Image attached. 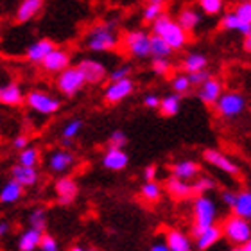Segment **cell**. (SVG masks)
<instances>
[{"label": "cell", "mask_w": 251, "mask_h": 251, "mask_svg": "<svg viewBox=\"0 0 251 251\" xmlns=\"http://www.w3.org/2000/svg\"><path fill=\"white\" fill-rule=\"evenodd\" d=\"M84 43L92 52H111L119 49L121 36H119L115 22H100L97 25L90 27Z\"/></svg>", "instance_id": "obj_1"}, {"label": "cell", "mask_w": 251, "mask_h": 251, "mask_svg": "<svg viewBox=\"0 0 251 251\" xmlns=\"http://www.w3.org/2000/svg\"><path fill=\"white\" fill-rule=\"evenodd\" d=\"M152 34L162 38L173 50H181L188 43V32L167 15H160L152 22Z\"/></svg>", "instance_id": "obj_2"}, {"label": "cell", "mask_w": 251, "mask_h": 251, "mask_svg": "<svg viewBox=\"0 0 251 251\" xmlns=\"http://www.w3.org/2000/svg\"><path fill=\"white\" fill-rule=\"evenodd\" d=\"M192 210H194V228H192L194 237L198 235L201 230H204V228L215 225V219H217V204L206 194H199L198 198H196V201H194Z\"/></svg>", "instance_id": "obj_3"}, {"label": "cell", "mask_w": 251, "mask_h": 251, "mask_svg": "<svg viewBox=\"0 0 251 251\" xmlns=\"http://www.w3.org/2000/svg\"><path fill=\"white\" fill-rule=\"evenodd\" d=\"M215 111L219 113L223 119H237L246 111L248 100L241 92H223L219 95V99L215 100Z\"/></svg>", "instance_id": "obj_4"}, {"label": "cell", "mask_w": 251, "mask_h": 251, "mask_svg": "<svg viewBox=\"0 0 251 251\" xmlns=\"http://www.w3.org/2000/svg\"><path fill=\"white\" fill-rule=\"evenodd\" d=\"M221 233H223L230 242H233L235 246L246 244L251 239L250 219L239 217V215H235V214L230 215V217H226L223 226H221Z\"/></svg>", "instance_id": "obj_5"}, {"label": "cell", "mask_w": 251, "mask_h": 251, "mask_svg": "<svg viewBox=\"0 0 251 251\" xmlns=\"http://www.w3.org/2000/svg\"><path fill=\"white\" fill-rule=\"evenodd\" d=\"M24 102L27 104L29 110H32L38 115H45V117L58 113L59 108H61L59 99H56L54 95L47 94V92H42V90H31L24 97Z\"/></svg>", "instance_id": "obj_6"}, {"label": "cell", "mask_w": 251, "mask_h": 251, "mask_svg": "<svg viewBox=\"0 0 251 251\" xmlns=\"http://www.w3.org/2000/svg\"><path fill=\"white\" fill-rule=\"evenodd\" d=\"M149 43H151V34L142 29L126 32L122 38V47H124L126 54L136 59L149 56Z\"/></svg>", "instance_id": "obj_7"}, {"label": "cell", "mask_w": 251, "mask_h": 251, "mask_svg": "<svg viewBox=\"0 0 251 251\" xmlns=\"http://www.w3.org/2000/svg\"><path fill=\"white\" fill-rule=\"evenodd\" d=\"M84 84H86V79L79 67H67L58 74V79H56L58 90L67 97L77 95L84 88Z\"/></svg>", "instance_id": "obj_8"}, {"label": "cell", "mask_w": 251, "mask_h": 251, "mask_svg": "<svg viewBox=\"0 0 251 251\" xmlns=\"http://www.w3.org/2000/svg\"><path fill=\"white\" fill-rule=\"evenodd\" d=\"M133 90H135V83L131 77L111 81L104 90V100L108 104H119L133 94Z\"/></svg>", "instance_id": "obj_9"}, {"label": "cell", "mask_w": 251, "mask_h": 251, "mask_svg": "<svg viewBox=\"0 0 251 251\" xmlns=\"http://www.w3.org/2000/svg\"><path fill=\"white\" fill-rule=\"evenodd\" d=\"M70 61H72V56H70V52H68L67 49L54 47L52 50L43 58V61L40 63V65H42L43 70H47V72L59 74L67 67H70Z\"/></svg>", "instance_id": "obj_10"}, {"label": "cell", "mask_w": 251, "mask_h": 251, "mask_svg": "<svg viewBox=\"0 0 251 251\" xmlns=\"http://www.w3.org/2000/svg\"><path fill=\"white\" fill-rule=\"evenodd\" d=\"M203 158L210 165H214L215 169H219V171H223V173H226V174L237 176V174L241 173L239 165H237L231 158L226 156L225 152L217 151V149H206V151L203 152Z\"/></svg>", "instance_id": "obj_11"}, {"label": "cell", "mask_w": 251, "mask_h": 251, "mask_svg": "<svg viewBox=\"0 0 251 251\" xmlns=\"http://www.w3.org/2000/svg\"><path fill=\"white\" fill-rule=\"evenodd\" d=\"M77 67L81 68V72H83L84 79H86V83L97 84V83H100V81H104L106 75H108L106 67L100 61H97V59H81Z\"/></svg>", "instance_id": "obj_12"}, {"label": "cell", "mask_w": 251, "mask_h": 251, "mask_svg": "<svg viewBox=\"0 0 251 251\" xmlns=\"http://www.w3.org/2000/svg\"><path fill=\"white\" fill-rule=\"evenodd\" d=\"M199 88V99L203 100V104L206 106H214L215 100L219 99V95L223 94V83H221L219 79L215 77H206L203 83L198 86Z\"/></svg>", "instance_id": "obj_13"}, {"label": "cell", "mask_w": 251, "mask_h": 251, "mask_svg": "<svg viewBox=\"0 0 251 251\" xmlns=\"http://www.w3.org/2000/svg\"><path fill=\"white\" fill-rule=\"evenodd\" d=\"M49 169L56 174H63L70 171L74 163H75V156H74L72 152L67 151V149H56V151L50 152V156H49Z\"/></svg>", "instance_id": "obj_14"}, {"label": "cell", "mask_w": 251, "mask_h": 251, "mask_svg": "<svg viewBox=\"0 0 251 251\" xmlns=\"http://www.w3.org/2000/svg\"><path fill=\"white\" fill-rule=\"evenodd\" d=\"M129 163V156L124 149H119V147H108L102 156V165H104L108 171H124Z\"/></svg>", "instance_id": "obj_15"}, {"label": "cell", "mask_w": 251, "mask_h": 251, "mask_svg": "<svg viewBox=\"0 0 251 251\" xmlns=\"http://www.w3.org/2000/svg\"><path fill=\"white\" fill-rule=\"evenodd\" d=\"M24 90L18 83H5L0 84V104L9 106V108H15V106H20L24 102Z\"/></svg>", "instance_id": "obj_16"}, {"label": "cell", "mask_w": 251, "mask_h": 251, "mask_svg": "<svg viewBox=\"0 0 251 251\" xmlns=\"http://www.w3.org/2000/svg\"><path fill=\"white\" fill-rule=\"evenodd\" d=\"M56 194H58V201L59 204L63 206H67V204H72L75 196H77V183L74 181L72 178H68V176H63L56 181Z\"/></svg>", "instance_id": "obj_17"}, {"label": "cell", "mask_w": 251, "mask_h": 251, "mask_svg": "<svg viewBox=\"0 0 251 251\" xmlns=\"http://www.w3.org/2000/svg\"><path fill=\"white\" fill-rule=\"evenodd\" d=\"M43 4L45 0H22V4L18 5L15 15V20L18 24H25V22H31L32 18H36L43 9Z\"/></svg>", "instance_id": "obj_18"}, {"label": "cell", "mask_w": 251, "mask_h": 251, "mask_svg": "<svg viewBox=\"0 0 251 251\" xmlns=\"http://www.w3.org/2000/svg\"><path fill=\"white\" fill-rule=\"evenodd\" d=\"M11 179H15L16 183L22 185L24 188L27 187H34L40 179V174H38L36 167H25V165H15L11 169Z\"/></svg>", "instance_id": "obj_19"}, {"label": "cell", "mask_w": 251, "mask_h": 251, "mask_svg": "<svg viewBox=\"0 0 251 251\" xmlns=\"http://www.w3.org/2000/svg\"><path fill=\"white\" fill-rule=\"evenodd\" d=\"M54 47H56V45H54V42H50V40H47V38L38 40V42H32L31 45L25 49L27 61L40 65V63L43 61V58H45V56H47V54L50 52Z\"/></svg>", "instance_id": "obj_20"}, {"label": "cell", "mask_w": 251, "mask_h": 251, "mask_svg": "<svg viewBox=\"0 0 251 251\" xmlns=\"http://www.w3.org/2000/svg\"><path fill=\"white\" fill-rule=\"evenodd\" d=\"M221 237H223V233H221V226H215V225L208 226V228L201 230L198 235L194 237V239H196V248H198L199 251L210 250V248L215 246V244L221 241Z\"/></svg>", "instance_id": "obj_21"}, {"label": "cell", "mask_w": 251, "mask_h": 251, "mask_svg": "<svg viewBox=\"0 0 251 251\" xmlns=\"http://www.w3.org/2000/svg\"><path fill=\"white\" fill-rule=\"evenodd\" d=\"M221 25L226 31H237L242 36H251V22H244L242 18L233 13V11H228L223 15L221 18Z\"/></svg>", "instance_id": "obj_22"}, {"label": "cell", "mask_w": 251, "mask_h": 251, "mask_svg": "<svg viewBox=\"0 0 251 251\" xmlns=\"http://www.w3.org/2000/svg\"><path fill=\"white\" fill-rule=\"evenodd\" d=\"M176 22L183 27V31L194 32V31H198L199 25H201V22H203V15H201L198 9H194V7H183V9L179 11L178 20Z\"/></svg>", "instance_id": "obj_23"}, {"label": "cell", "mask_w": 251, "mask_h": 251, "mask_svg": "<svg viewBox=\"0 0 251 251\" xmlns=\"http://www.w3.org/2000/svg\"><path fill=\"white\" fill-rule=\"evenodd\" d=\"M201 167H199V163L192 162V160H181V162H176L171 167V173H173L174 178H179V179H194L196 176L199 174Z\"/></svg>", "instance_id": "obj_24"}, {"label": "cell", "mask_w": 251, "mask_h": 251, "mask_svg": "<svg viewBox=\"0 0 251 251\" xmlns=\"http://www.w3.org/2000/svg\"><path fill=\"white\" fill-rule=\"evenodd\" d=\"M165 244H167L169 251H192V241L188 239L187 233L179 230L167 231Z\"/></svg>", "instance_id": "obj_25"}, {"label": "cell", "mask_w": 251, "mask_h": 251, "mask_svg": "<svg viewBox=\"0 0 251 251\" xmlns=\"http://www.w3.org/2000/svg\"><path fill=\"white\" fill-rule=\"evenodd\" d=\"M24 196V187L18 185L15 179H9L4 187L0 188V203L2 204H13L20 201Z\"/></svg>", "instance_id": "obj_26"}, {"label": "cell", "mask_w": 251, "mask_h": 251, "mask_svg": "<svg viewBox=\"0 0 251 251\" xmlns=\"http://www.w3.org/2000/svg\"><path fill=\"white\" fill-rule=\"evenodd\" d=\"M43 231L36 230V228H29L20 235L18 239V250L20 251H34L40 246V241H42Z\"/></svg>", "instance_id": "obj_27"}, {"label": "cell", "mask_w": 251, "mask_h": 251, "mask_svg": "<svg viewBox=\"0 0 251 251\" xmlns=\"http://www.w3.org/2000/svg\"><path fill=\"white\" fill-rule=\"evenodd\" d=\"M167 192L176 199H188L192 196V187L188 181L185 179H179V178H169L167 179Z\"/></svg>", "instance_id": "obj_28"}, {"label": "cell", "mask_w": 251, "mask_h": 251, "mask_svg": "<svg viewBox=\"0 0 251 251\" xmlns=\"http://www.w3.org/2000/svg\"><path fill=\"white\" fill-rule=\"evenodd\" d=\"M208 67V58L204 54L199 52H190L185 56L183 63H181V68L185 70V74H192L199 72V70H206Z\"/></svg>", "instance_id": "obj_29"}, {"label": "cell", "mask_w": 251, "mask_h": 251, "mask_svg": "<svg viewBox=\"0 0 251 251\" xmlns=\"http://www.w3.org/2000/svg\"><path fill=\"white\" fill-rule=\"evenodd\" d=\"M233 214L244 219H251V192L250 190H241L235 194V203H233Z\"/></svg>", "instance_id": "obj_30"}, {"label": "cell", "mask_w": 251, "mask_h": 251, "mask_svg": "<svg viewBox=\"0 0 251 251\" xmlns=\"http://www.w3.org/2000/svg\"><path fill=\"white\" fill-rule=\"evenodd\" d=\"M179 108H181V95L178 94H169L163 99H160L158 110L163 117H174L178 115Z\"/></svg>", "instance_id": "obj_31"}, {"label": "cell", "mask_w": 251, "mask_h": 251, "mask_svg": "<svg viewBox=\"0 0 251 251\" xmlns=\"http://www.w3.org/2000/svg\"><path fill=\"white\" fill-rule=\"evenodd\" d=\"M174 50L163 42L162 38L156 34H151V43H149V56L152 58H171Z\"/></svg>", "instance_id": "obj_32"}, {"label": "cell", "mask_w": 251, "mask_h": 251, "mask_svg": "<svg viewBox=\"0 0 251 251\" xmlns=\"http://www.w3.org/2000/svg\"><path fill=\"white\" fill-rule=\"evenodd\" d=\"M140 196L149 203H156L162 199V187L152 179V181H146L140 188Z\"/></svg>", "instance_id": "obj_33"}, {"label": "cell", "mask_w": 251, "mask_h": 251, "mask_svg": "<svg viewBox=\"0 0 251 251\" xmlns=\"http://www.w3.org/2000/svg\"><path fill=\"white\" fill-rule=\"evenodd\" d=\"M18 163L25 165V167H36L40 163V151L36 147H24V149H20V154H18Z\"/></svg>", "instance_id": "obj_34"}, {"label": "cell", "mask_w": 251, "mask_h": 251, "mask_svg": "<svg viewBox=\"0 0 251 251\" xmlns=\"http://www.w3.org/2000/svg\"><path fill=\"white\" fill-rule=\"evenodd\" d=\"M198 4L199 9L208 16H217L225 9V0H198Z\"/></svg>", "instance_id": "obj_35"}, {"label": "cell", "mask_w": 251, "mask_h": 251, "mask_svg": "<svg viewBox=\"0 0 251 251\" xmlns=\"http://www.w3.org/2000/svg\"><path fill=\"white\" fill-rule=\"evenodd\" d=\"M29 225H31V228L43 231L47 228V212L43 208H34L29 215Z\"/></svg>", "instance_id": "obj_36"}, {"label": "cell", "mask_w": 251, "mask_h": 251, "mask_svg": "<svg viewBox=\"0 0 251 251\" xmlns=\"http://www.w3.org/2000/svg\"><path fill=\"white\" fill-rule=\"evenodd\" d=\"M81 129H83V121H81V119H74V121H70L61 131L63 140H74V138L81 133Z\"/></svg>", "instance_id": "obj_37"}, {"label": "cell", "mask_w": 251, "mask_h": 251, "mask_svg": "<svg viewBox=\"0 0 251 251\" xmlns=\"http://www.w3.org/2000/svg\"><path fill=\"white\" fill-rule=\"evenodd\" d=\"M171 84H173L174 94H178V95L187 94V92H190V88H192L187 74H178V75H174L173 81H171Z\"/></svg>", "instance_id": "obj_38"}, {"label": "cell", "mask_w": 251, "mask_h": 251, "mask_svg": "<svg viewBox=\"0 0 251 251\" xmlns=\"http://www.w3.org/2000/svg\"><path fill=\"white\" fill-rule=\"evenodd\" d=\"M151 68L152 72L156 74V75H169L171 70H173V63L169 58H152V63H151Z\"/></svg>", "instance_id": "obj_39"}, {"label": "cell", "mask_w": 251, "mask_h": 251, "mask_svg": "<svg viewBox=\"0 0 251 251\" xmlns=\"http://www.w3.org/2000/svg\"><path fill=\"white\" fill-rule=\"evenodd\" d=\"M190 187H192V192L194 194H206L208 190H214L215 188V181L212 178H198L194 183H190Z\"/></svg>", "instance_id": "obj_40"}, {"label": "cell", "mask_w": 251, "mask_h": 251, "mask_svg": "<svg viewBox=\"0 0 251 251\" xmlns=\"http://www.w3.org/2000/svg\"><path fill=\"white\" fill-rule=\"evenodd\" d=\"M163 15V5L160 4H147L146 9H144V22L147 24H152L158 16Z\"/></svg>", "instance_id": "obj_41"}, {"label": "cell", "mask_w": 251, "mask_h": 251, "mask_svg": "<svg viewBox=\"0 0 251 251\" xmlns=\"http://www.w3.org/2000/svg\"><path fill=\"white\" fill-rule=\"evenodd\" d=\"M233 13H235L239 18H242L244 22H251V0H248V2H239V4L235 5V9H233Z\"/></svg>", "instance_id": "obj_42"}, {"label": "cell", "mask_w": 251, "mask_h": 251, "mask_svg": "<svg viewBox=\"0 0 251 251\" xmlns=\"http://www.w3.org/2000/svg\"><path fill=\"white\" fill-rule=\"evenodd\" d=\"M127 146V136H126L124 131L117 129L110 135V147H119V149H124Z\"/></svg>", "instance_id": "obj_43"}, {"label": "cell", "mask_w": 251, "mask_h": 251, "mask_svg": "<svg viewBox=\"0 0 251 251\" xmlns=\"http://www.w3.org/2000/svg\"><path fill=\"white\" fill-rule=\"evenodd\" d=\"M38 248H40L42 251H59L58 241H56L52 235H47V233H43L42 235V241H40V246Z\"/></svg>", "instance_id": "obj_44"}, {"label": "cell", "mask_w": 251, "mask_h": 251, "mask_svg": "<svg viewBox=\"0 0 251 251\" xmlns=\"http://www.w3.org/2000/svg\"><path fill=\"white\" fill-rule=\"evenodd\" d=\"M129 74H131V67H129V65H121V67H117L115 70L110 74V79H111V81H117V79L129 77Z\"/></svg>", "instance_id": "obj_45"}, {"label": "cell", "mask_w": 251, "mask_h": 251, "mask_svg": "<svg viewBox=\"0 0 251 251\" xmlns=\"http://www.w3.org/2000/svg\"><path fill=\"white\" fill-rule=\"evenodd\" d=\"M188 75V81H190V86H199V84L203 83L204 79L208 77L210 74L206 70H199V72H192V74H187Z\"/></svg>", "instance_id": "obj_46"}, {"label": "cell", "mask_w": 251, "mask_h": 251, "mask_svg": "<svg viewBox=\"0 0 251 251\" xmlns=\"http://www.w3.org/2000/svg\"><path fill=\"white\" fill-rule=\"evenodd\" d=\"M144 106L149 108V110H158V106H160V97L154 94H147L144 97Z\"/></svg>", "instance_id": "obj_47"}, {"label": "cell", "mask_w": 251, "mask_h": 251, "mask_svg": "<svg viewBox=\"0 0 251 251\" xmlns=\"http://www.w3.org/2000/svg\"><path fill=\"white\" fill-rule=\"evenodd\" d=\"M27 146H29V136L27 135H18L15 140H13V147L18 149V151L24 149V147H27Z\"/></svg>", "instance_id": "obj_48"}, {"label": "cell", "mask_w": 251, "mask_h": 251, "mask_svg": "<svg viewBox=\"0 0 251 251\" xmlns=\"http://www.w3.org/2000/svg\"><path fill=\"white\" fill-rule=\"evenodd\" d=\"M221 199H223V203L226 204V206H233V203H235V192H231V190H225V192L221 194Z\"/></svg>", "instance_id": "obj_49"}, {"label": "cell", "mask_w": 251, "mask_h": 251, "mask_svg": "<svg viewBox=\"0 0 251 251\" xmlns=\"http://www.w3.org/2000/svg\"><path fill=\"white\" fill-rule=\"evenodd\" d=\"M144 179H146V181H152V179H156V167H154V165L146 167V171H144Z\"/></svg>", "instance_id": "obj_50"}, {"label": "cell", "mask_w": 251, "mask_h": 251, "mask_svg": "<svg viewBox=\"0 0 251 251\" xmlns=\"http://www.w3.org/2000/svg\"><path fill=\"white\" fill-rule=\"evenodd\" d=\"M151 251H169V248L165 242H156V244H152L151 246Z\"/></svg>", "instance_id": "obj_51"}, {"label": "cell", "mask_w": 251, "mask_h": 251, "mask_svg": "<svg viewBox=\"0 0 251 251\" xmlns=\"http://www.w3.org/2000/svg\"><path fill=\"white\" fill-rule=\"evenodd\" d=\"M231 251H251V242H246V244H239V246L231 248Z\"/></svg>", "instance_id": "obj_52"}, {"label": "cell", "mask_w": 251, "mask_h": 251, "mask_svg": "<svg viewBox=\"0 0 251 251\" xmlns=\"http://www.w3.org/2000/svg\"><path fill=\"white\" fill-rule=\"evenodd\" d=\"M242 49L246 52H251V36H244V43H242Z\"/></svg>", "instance_id": "obj_53"}, {"label": "cell", "mask_w": 251, "mask_h": 251, "mask_svg": "<svg viewBox=\"0 0 251 251\" xmlns=\"http://www.w3.org/2000/svg\"><path fill=\"white\" fill-rule=\"evenodd\" d=\"M7 231H9V225L7 223H0V237L5 235Z\"/></svg>", "instance_id": "obj_54"}, {"label": "cell", "mask_w": 251, "mask_h": 251, "mask_svg": "<svg viewBox=\"0 0 251 251\" xmlns=\"http://www.w3.org/2000/svg\"><path fill=\"white\" fill-rule=\"evenodd\" d=\"M70 251H95V250H92V248H83V246H74V248H70Z\"/></svg>", "instance_id": "obj_55"}, {"label": "cell", "mask_w": 251, "mask_h": 251, "mask_svg": "<svg viewBox=\"0 0 251 251\" xmlns=\"http://www.w3.org/2000/svg\"><path fill=\"white\" fill-rule=\"evenodd\" d=\"M147 4H160V5H165V4H167V0H147Z\"/></svg>", "instance_id": "obj_56"}, {"label": "cell", "mask_w": 251, "mask_h": 251, "mask_svg": "<svg viewBox=\"0 0 251 251\" xmlns=\"http://www.w3.org/2000/svg\"><path fill=\"white\" fill-rule=\"evenodd\" d=\"M237 2H248V0H237Z\"/></svg>", "instance_id": "obj_57"}]
</instances>
